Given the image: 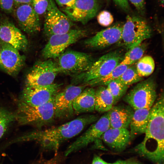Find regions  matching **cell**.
Instances as JSON below:
<instances>
[{"label":"cell","mask_w":164,"mask_h":164,"mask_svg":"<svg viewBox=\"0 0 164 164\" xmlns=\"http://www.w3.org/2000/svg\"><path fill=\"white\" fill-rule=\"evenodd\" d=\"M147 48V45L142 43L131 48L128 50L119 64L127 66L133 64L142 57Z\"/></svg>","instance_id":"25"},{"label":"cell","mask_w":164,"mask_h":164,"mask_svg":"<svg viewBox=\"0 0 164 164\" xmlns=\"http://www.w3.org/2000/svg\"><path fill=\"white\" fill-rule=\"evenodd\" d=\"M14 4V0H0V8L7 13L13 12Z\"/></svg>","instance_id":"32"},{"label":"cell","mask_w":164,"mask_h":164,"mask_svg":"<svg viewBox=\"0 0 164 164\" xmlns=\"http://www.w3.org/2000/svg\"><path fill=\"white\" fill-rule=\"evenodd\" d=\"M32 0H14V4L16 5L22 4H31Z\"/></svg>","instance_id":"37"},{"label":"cell","mask_w":164,"mask_h":164,"mask_svg":"<svg viewBox=\"0 0 164 164\" xmlns=\"http://www.w3.org/2000/svg\"><path fill=\"white\" fill-rule=\"evenodd\" d=\"M13 12L18 25L26 33L32 35L40 31L39 15L31 4L16 5Z\"/></svg>","instance_id":"16"},{"label":"cell","mask_w":164,"mask_h":164,"mask_svg":"<svg viewBox=\"0 0 164 164\" xmlns=\"http://www.w3.org/2000/svg\"><path fill=\"white\" fill-rule=\"evenodd\" d=\"M106 86L113 98L114 105L125 95L129 87L117 79L110 82Z\"/></svg>","instance_id":"27"},{"label":"cell","mask_w":164,"mask_h":164,"mask_svg":"<svg viewBox=\"0 0 164 164\" xmlns=\"http://www.w3.org/2000/svg\"><path fill=\"white\" fill-rule=\"evenodd\" d=\"M157 86L154 78L139 82L124 96L123 100L134 110L151 108L156 100Z\"/></svg>","instance_id":"7"},{"label":"cell","mask_w":164,"mask_h":164,"mask_svg":"<svg viewBox=\"0 0 164 164\" xmlns=\"http://www.w3.org/2000/svg\"><path fill=\"white\" fill-rule=\"evenodd\" d=\"M150 109L134 110L129 126L131 140L136 136L145 133L149 121Z\"/></svg>","instance_id":"22"},{"label":"cell","mask_w":164,"mask_h":164,"mask_svg":"<svg viewBox=\"0 0 164 164\" xmlns=\"http://www.w3.org/2000/svg\"><path fill=\"white\" fill-rule=\"evenodd\" d=\"M159 3L162 5H163L164 0H158Z\"/></svg>","instance_id":"41"},{"label":"cell","mask_w":164,"mask_h":164,"mask_svg":"<svg viewBox=\"0 0 164 164\" xmlns=\"http://www.w3.org/2000/svg\"><path fill=\"white\" fill-rule=\"evenodd\" d=\"M117 79L123 84L129 86L142 80L143 78L138 73L135 64L129 66Z\"/></svg>","instance_id":"28"},{"label":"cell","mask_w":164,"mask_h":164,"mask_svg":"<svg viewBox=\"0 0 164 164\" xmlns=\"http://www.w3.org/2000/svg\"><path fill=\"white\" fill-rule=\"evenodd\" d=\"M123 24L118 22L97 32L93 36L85 40V45L88 48L99 49L118 43L121 38Z\"/></svg>","instance_id":"17"},{"label":"cell","mask_w":164,"mask_h":164,"mask_svg":"<svg viewBox=\"0 0 164 164\" xmlns=\"http://www.w3.org/2000/svg\"><path fill=\"white\" fill-rule=\"evenodd\" d=\"M49 0H32L31 4L39 15L46 13L48 5Z\"/></svg>","instance_id":"31"},{"label":"cell","mask_w":164,"mask_h":164,"mask_svg":"<svg viewBox=\"0 0 164 164\" xmlns=\"http://www.w3.org/2000/svg\"><path fill=\"white\" fill-rule=\"evenodd\" d=\"M124 56L118 50L113 51L103 55L94 61L87 70L72 77L71 84L85 85L91 80L106 75L119 64Z\"/></svg>","instance_id":"4"},{"label":"cell","mask_w":164,"mask_h":164,"mask_svg":"<svg viewBox=\"0 0 164 164\" xmlns=\"http://www.w3.org/2000/svg\"><path fill=\"white\" fill-rule=\"evenodd\" d=\"M46 12L44 32L48 38L67 32L72 29V21L58 9L53 0H49Z\"/></svg>","instance_id":"10"},{"label":"cell","mask_w":164,"mask_h":164,"mask_svg":"<svg viewBox=\"0 0 164 164\" xmlns=\"http://www.w3.org/2000/svg\"><path fill=\"white\" fill-rule=\"evenodd\" d=\"M134 111L128 104L113 106L107 112L110 128L127 129L129 127Z\"/></svg>","instance_id":"20"},{"label":"cell","mask_w":164,"mask_h":164,"mask_svg":"<svg viewBox=\"0 0 164 164\" xmlns=\"http://www.w3.org/2000/svg\"><path fill=\"white\" fill-rule=\"evenodd\" d=\"M98 23L104 27L110 26L114 21V18L111 14L107 10H103L97 15Z\"/></svg>","instance_id":"30"},{"label":"cell","mask_w":164,"mask_h":164,"mask_svg":"<svg viewBox=\"0 0 164 164\" xmlns=\"http://www.w3.org/2000/svg\"><path fill=\"white\" fill-rule=\"evenodd\" d=\"M87 32L82 29H71L68 32L52 36L42 51L47 59L57 58L70 45L86 36Z\"/></svg>","instance_id":"9"},{"label":"cell","mask_w":164,"mask_h":164,"mask_svg":"<svg viewBox=\"0 0 164 164\" xmlns=\"http://www.w3.org/2000/svg\"><path fill=\"white\" fill-rule=\"evenodd\" d=\"M0 39L19 50L24 52L28 48V40L21 31L7 19L0 22Z\"/></svg>","instance_id":"18"},{"label":"cell","mask_w":164,"mask_h":164,"mask_svg":"<svg viewBox=\"0 0 164 164\" xmlns=\"http://www.w3.org/2000/svg\"><path fill=\"white\" fill-rule=\"evenodd\" d=\"M102 5L100 0H76L72 7L62 10L72 22L84 25L98 14Z\"/></svg>","instance_id":"14"},{"label":"cell","mask_w":164,"mask_h":164,"mask_svg":"<svg viewBox=\"0 0 164 164\" xmlns=\"http://www.w3.org/2000/svg\"><path fill=\"white\" fill-rule=\"evenodd\" d=\"M0 55H1V49L0 47V65L1 64V62H0Z\"/></svg>","instance_id":"42"},{"label":"cell","mask_w":164,"mask_h":164,"mask_svg":"<svg viewBox=\"0 0 164 164\" xmlns=\"http://www.w3.org/2000/svg\"><path fill=\"white\" fill-rule=\"evenodd\" d=\"M156 164H163V163H156Z\"/></svg>","instance_id":"43"},{"label":"cell","mask_w":164,"mask_h":164,"mask_svg":"<svg viewBox=\"0 0 164 164\" xmlns=\"http://www.w3.org/2000/svg\"><path fill=\"white\" fill-rule=\"evenodd\" d=\"M128 164H141L139 162L135 160H129Z\"/></svg>","instance_id":"39"},{"label":"cell","mask_w":164,"mask_h":164,"mask_svg":"<svg viewBox=\"0 0 164 164\" xmlns=\"http://www.w3.org/2000/svg\"><path fill=\"white\" fill-rule=\"evenodd\" d=\"M136 8L138 13L143 15L145 12V0H128Z\"/></svg>","instance_id":"33"},{"label":"cell","mask_w":164,"mask_h":164,"mask_svg":"<svg viewBox=\"0 0 164 164\" xmlns=\"http://www.w3.org/2000/svg\"><path fill=\"white\" fill-rule=\"evenodd\" d=\"M95 90L93 87L85 88L74 99L73 107L74 114L92 112L95 110Z\"/></svg>","instance_id":"21"},{"label":"cell","mask_w":164,"mask_h":164,"mask_svg":"<svg viewBox=\"0 0 164 164\" xmlns=\"http://www.w3.org/2000/svg\"><path fill=\"white\" fill-rule=\"evenodd\" d=\"M164 99L163 93L150 110L143 140L132 151L155 162L162 163L164 151Z\"/></svg>","instance_id":"1"},{"label":"cell","mask_w":164,"mask_h":164,"mask_svg":"<svg viewBox=\"0 0 164 164\" xmlns=\"http://www.w3.org/2000/svg\"><path fill=\"white\" fill-rule=\"evenodd\" d=\"M87 87L85 85L71 84L59 91L56 95L54 100L55 119H66L73 115L74 113L73 107V101Z\"/></svg>","instance_id":"12"},{"label":"cell","mask_w":164,"mask_h":164,"mask_svg":"<svg viewBox=\"0 0 164 164\" xmlns=\"http://www.w3.org/2000/svg\"><path fill=\"white\" fill-rule=\"evenodd\" d=\"M54 97L47 103L37 106H31L19 101L15 120L21 125H28L40 128L52 123L55 118Z\"/></svg>","instance_id":"3"},{"label":"cell","mask_w":164,"mask_h":164,"mask_svg":"<svg viewBox=\"0 0 164 164\" xmlns=\"http://www.w3.org/2000/svg\"><path fill=\"white\" fill-rule=\"evenodd\" d=\"M110 128L109 121L107 112L69 146L64 152V155L67 156L92 143H94L92 148L103 150L104 147L102 144L101 137Z\"/></svg>","instance_id":"6"},{"label":"cell","mask_w":164,"mask_h":164,"mask_svg":"<svg viewBox=\"0 0 164 164\" xmlns=\"http://www.w3.org/2000/svg\"><path fill=\"white\" fill-rule=\"evenodd\" d=\"M137 71L142 77H148L151 75L154 71L155 63L151 56H146L142 57L136 64Z\"/></svg>","instance_id":"26"},{"label":"cell","mask_w":164,"mask_h":164,"mask_svg":"<svg viewBox=\"0 0 164 164\" xmlns=\"http://www.w3.org/2000/svg\"><path fill=\"white\" fill-rule=\"evenodd\" d=\"M37 164H54V163L51 161L48 160L44 162L39 163Z\"/></svg>","instance_id":"40"},{"label":"cell","mask_w":164,"mask_h":164,"mask_svg":"<svg viewBox=\"0 0 164 164\" xmlns=\"http://www.w3.org/2000/svg\"><path fill=\"white\" fill-rule=\"evenodd\" d=\"M114 105L113 98L105 86H99L95 90V110L99 113L108 111Z\"/></svg>","instance_id":"23"},{"label":"cell","mask_w":164,"mask_h":164,"mask_svg":"<svg viewBox=\"0 0 164 164\" xmlns=\"http://www.w3.org/2000/svg\"><path fill=\"white\" fill-rule=\"evenodd\" d=\"M101 138L109 147L118 152L124 150L131 141L129 131L124 128H110Z\"/></svg>","instance_id":"19"},{"label":"cell","mask_w":164,"mask_h":164,"mask_svg":"<svg viewBox=\"0 0 164 164\" xmlns=\"http://www.w3.org/2000/svg\"><path fill=\"white\" fill-rule=\"evenodd\" d=\"M57 58L59 73L72 77L85 72L95 61L89 54L72 50L64 52Z\"/></svg>","instance_id":"8"},{"label":"cell","mask_w":164,"mask_h":164,"mask_svg":"<svg viewBox=\"0 0 164 164\" xmlns=\"http://www.w3.org/2000/svg\"><path fill=\"white\" fill-rule=\"evenodd\" d=\"M0 67L9 75L16 76L25 64V56L21 55L17 49L0 39Z\"/></svg>","instance_id":"15"},{"label":"cell","mask_w":164,"mask_h":164,"mask_svg":"<svg viewBox=\"0 0 164 164\" xmlns=\"http://www.w3.org/2000/svg\"><path fill=\"white\" fill-rule=\"evenodd\" d=\"M98 118L95 115H83L59 126L31 132L15 141H35L44 149L56 152L63 142L78 135Z\"/></svg>","instance_id":"2"},{"label":"cell","mask_w":164,"mask_h":164,"mask_svg":"<svg viewBox=\"0 0 164 164\" xmlns=\"http://www.w3.org/2000/svg\"><path fill=\"white\" fill-rule=\"evenodd\" d=\"M15 120V114L0 107V139L5 134L11 124Z\"/></svg>","instance_id":"29"},{"label":"cell","mask_w":164,"mask_h":164,"mask_svg":"<svg viewBox=\"0 0 164 164\" xmlns=\"http://www.w3.org/2000/svg\"><path fill=\"white\" fill-rule=\"evenodd\" d=\"M107 163L99 156L94 155L91 164H108Z\"/></svg>","instance_id":"36"},{"label":"cell","mask_w":164,"mask_h":164,"mask_svg":"<svg viewBox=\"0 0 164 164\" xmlns=\"http://www.w3.org/2000/svg\"><path fill=\"white\" fill-rule=\"evenodd\" d=\"M129 66L119 64L108 74L91 80L85 85L92 87L107 86L110 82L118 78Z\"/></svg>","instance_id":"24"},{"label":"cell","mask_w":164,"mask_h":164,"mask_svg":"<svg viewBox=\"0 0 164 164\" xmlns=\"http://www.w3.org/2000/svg\"><path fill=\"white\" fill-rule=\"evenodd\" d=\"M58 5L62 9H68L72 7L76 0H55Z\"/></svg>","instance_id":"34"},{"label":"cell","mask_w":164,"mask_h":164,"mask_svg":"<svg viewBox=\"0 0 164 164\" xmlns=\"http://www.w3.org/2000/svg\"><path fill=\"white\" fill-rule=\"evenodd\" d=\"M58 73L56 63L51 59L38 62L27 74L26 85L40 87L51 84Z\"/></svg>","instance_id":"11"},{"label":"cell","mask_w":164,"mask_h":164,"mask_svg":"<svg viewBox=\"0 0 164 164\" xmlns=\"http://www.w3.org/2000/svg\"><path fill=\"white\" fill-rule=\"evenodd\" d=\"M116 5L125 12L130 11V7L128 0H114Z\"/></svg>","instance_id":"35"},{"label":"cell","mask_w":164,"mask_h":164,"mask_svg":"<svg viewBox=\"0 0 164 164\" xmlns=\"http://www.w3.org/2000/svg\"><path fill=\"white\" fill-rule=\"evenodd\" d=\"M61 85L56 83L40 87L26 85L20 101L31 106L43 104L54 97L60 91Z\"/></svg>","instance_id":"13"},{"label":"cell","mask_w":164,"mask_h":164,"mask_svg":"<svg viewBox=\"0 0 164 164\" xmlns=\"http://www.w3.org/2000/svg\"><path fill=\"white\" fill-rule=\"evenodd\" d=\"M152 29L143 18L135 15H128L123 24L121 39L118 43L127 50L150 38Z\"/></svg>","instance_id":"5"},{"label":"cell","mask_w":164,"mask_h":164,"mask_svg":"<svg viewBox=\"0 0 164 164\" xmlns=\"http://www.w3.org/2000/svg\"><path fill=\"white\" fill-rule=\"evenodd\" d=\"M128 161L119 160L114 163H108V164H128Z\"/></svg>","instance_id":"38"}]
</instances>
